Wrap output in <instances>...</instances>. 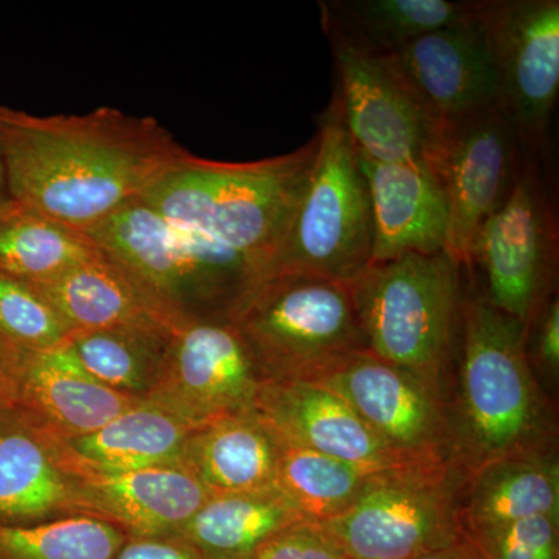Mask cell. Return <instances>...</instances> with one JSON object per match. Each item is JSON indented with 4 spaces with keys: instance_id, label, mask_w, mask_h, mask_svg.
I'll use <instances>...</instances> for the list:
<instances>
[{
    "instance_id": "obj_1",
    "label": "cell",
    "mask_w": 559,
    "mask_h": 559,
    "mask_svg": "<svg viewBox=\"0 0 559 559\" xmlns=\"http://www.w3.org/2000/svg\"><path fill=\"white\" fill-rule=\"evenodd\" d=\"M0 154L11 201L86 231L191 153L151 117L114 108L39 117L0 106Z\"/></svg>"
},
{
    "instance_id": "obj_2",
    "label": "cell",
    "mask_w": 559,
    "mask_h": 559,
    "mask_svg": "<svg viewBox=\"0 0 559 559\" xmlns=\"http://www.w3.org/2000/svg\"><path fill=\"white\" fill-rule=\"evenodd\" d=\"M459 330L452 468L468 477L495 460L549 454L551 418L530 366L528 326L474 294L460 301Z\"/></svg>"
},
{
    "instance_id": "obj_3",
    "label": "cell",
    "mask_w": 559,
    "mask_h": 559,
    "mask_svg": "<svg viewBox=\"0 0 559 559\" xmlns=\"http://www.w3.org/2000/svg\"><path fill=\"white\" fill-rule=\"evenodd\" d=\"M316 150L314 138L293 153L253 162L190 154L140 200L176 226L255 261L270 277Z\"/></svg>"
},
{
    "instance_id": "obj_4",
    "label": "cell",
    "mask_w": 559,
    "mask_h": 559,
    "mask_svg": "<svg viewBox=\"0 0 559 559\" xmlns=\"http://www.w3.org/2000/svg\"><path fill=\"white\" fill-rule=\"evenodd\" d=\"M183 322L234 320L267 274L135 200L86 230Z\"/></svg>"
},
{
    "instance_id": "obj_5",
    "label": "cell",
    "mask_w": 559,
    "mask_h": 559,
    "mask_svg": "<svg viewBox=\"0 0 559 559\" xmlns=\"http://www.w3.org/2000/svg\"><path fill=\"white\" fill-rule=\"evenodd\" d=\"M460 270L447 252L370 263L352 282L367 349L411 371L441 399L459 330Z\"/></svg>"
},
{
    "instance_id": "obj_6",
    "label": "cell",
    "mask_w": 559,
    "mask_h": 559,
    "mask_svg": "<svg viewBox=\"0 0 559 559\" xmlns=\"http://www.w3.org/2000/svg\"><path fill=\"white\" fill-rule=\"evenodd\" d=\"M231 322L266 381H319L366 352L352 283L278 274L261 283Z\"/></svg>"
},
{
    "instance_id": "obj_7",
    "label": "cell",
    "mask_w": 559,
    "mask_h": 559,
    "mask_svg": "<svg viewBox=\"0 0 559 559\" xmlns=\"http://www.w3.org/2000/svg\"><path fill=\"white\" fill-rule=\"evenodd\" d=\"M316 142L307 186L270 277L312 274L352 283L371 263L373 216L358 151L334 100L320 117Z\"/></svg>"
},
{
    "instance_id": "obj_8",
    "label": "cell",
    "mask_w": 559,
    "mask_h": 559,
    "mask_svg": "<svg viewBox=\"0 0 559 559\" xmlns=\"http://www.w3.org/2000/svg\"><path fill=\"white\" fill-rule=\"evenodd\" d=\"M452 465L374 473L340 516L319 524L345 559H414L463 536Z\"/></svg>"
},
{
    "instance_id": "obj_9",
    "label": "cell",
    "mask_w": 559,
    "mask_h": 559,
    "mask_svg": "<svg viewBox=\"0 0 559 559\" xmlns=\"http://www.w3.org/2000/svg\"><path fill=\"white\" fill-rule=\"evenodd\" d=\"M266 382L231 320H200L176 331L146 403L191 429L255 415Z\"/></svg>"
},
{
    "instance_id": "obj_10",
    "label": "cell",
    "mask_w": 559,
    "mask_h": 559,
    "mask_svg": "<svg viewBox=\"0 0 559 559\" xmlns=\"http://www.w3.org/2000/svg\"><path fill=\"white\" fill-rule=\"evenodd\" d=\"M516 132L500 106L437 127L428 164L448 202L444 252L471 270L481 224L499 209L516 178Z\"/></svg>"
},
{
    "instance_id": "obj_11",
    "label": "cell",
    "mask_w": 559,
    "mask_h": 559,
    "mask_svg": "<svg viewBox=\"0 0 559 559\" xmlns=\"http://www.w3.org/2000/svg\"><path fill=\"white\" fill-rule=\"evenodd\" d=\"M340 90L334 103L360 157L384 164L428 160L437 127L384 53L360 46L330 21Z\"/></svg>"
},
{
    "instance_id": "obj_12",
    "label": "cell",
    "mask_w": 559,
    "mask_h": 559,
    "mask_svg": "<svg viewBox=\"0 0 559 559\" xmlns=\"http://www.w3.org/2000/svg\"><path fill=\"white\" fill-rule=\"evenodd\" d=\"M555 245L549 205L535 173L524 167L471 250V267L479 266L487 278L485 297L528 326L544 304Z\"/></svg>"
},
{
    "instance_id": "obj_13",
    "label": "cell",
    "mask_w": 559,
    "mask_h": 559,
    "mask_svg": "<svg viewBox=\"0 0 559 559\" xmlns=\"http://www.w3.org/2000/svg\"><path fill=\"white\" fill-rule=\"evenodd\" d=\"M499 106L524 145L539 146L559 91L558 0L485 2Z\"/></svg>"
},
{
    "instance_id": "obj_14",
    "label": "cell",
    "mask_w": 559,
    "mask_h": 559,
    "mask_svg": "<svg viewBox=\"0 0 559 559\" xmlns=\"http://www.w3.org/2000/svg\"><path fill=\"white\" fill-rule=\"evenodd\" d=\"M316 382L341 396L404 459L418 465H452L451 425L443 403L411 371L366 349Z\"/></svg>"
},
{
    "instance_id": "obj_15",
    "label": "cell",
    "mask_w": 559,
    "mask_h": 559,
    "mask_svg": "<svg viewBox=\"0 0 559 559\" xmlns=\"http://www.w3.org/2000/svg\"><path fill=\"white\" fill-rule=\"evenodd\" d=\"M481 10L474 20L384 53L436 127L499 106L498 69Z\"/></svg>"
},
{
    "instance_id": "obj_16",
    "label": "cell",
    "mask_w": 559,
    "mask_h": 559,
    "mask_svg": "<svg viewBox=\"0 0 559 559\" xmlns=\"http://www.w3.org/2000/svg\"><path fill=\"white\" fill-rule=\"evenodd\" d=\"M58 444L87 516L109 522L127 538L178 535L212 495L182 466L106 473L75 457L61 437Z\"/></svg>"
},
{
    "instance_id": "obj_17",
    "label": "cell",
    "mask_w": 559,
    "mask_h": 559,
    "mask_svg": "<svg viewBox=\"0 0 559 559\" xmlns=\"http://www.w3.org/2000/svg\"><path fill=\"white\" fill-rule=\"evenodd\" d=\"M255 415L286 447L320 452L373 473L418 465L392 450L341 396L319 382H264Z\"/></svg>"
},
{
    "instance_id": "obj_18",
    "label": "cell",
    "mask_w": 559,
    "mask_h": 559,
    "mask_svg": "<svg viewBox=\"0 0 559 559\" xmlns=\"http://www.w3.org/2000/svg\"><path fill=\"white\" fill-rule=\"evenodd\" d=\"M87 516L62 465L58 437L13 407L0 409V524Z\"/></svg>"
},
{
    "instance_id": "obj_19",
    "label": "cell",
    "mask_w": 559,
    "mask_h": 559,
    "mask_svg": "<svg viewBox=\"0 0 559 559\" xmlns=\"http://www.w3.org/2000/svg\"><path fill=\"white\" fill-rule=\"evenodd\" d=\"M373 216L371 263L444 252L448 202L428 162L384 164L359 156Z\"/></svg>"
},
{
    "instance_id": "obj_20",
    "label": "cell",
    "mask_w": 559,
    "mask_h": 559,
    "mask_svg": "<svg viewBox=\"0 0 559 559\" xmlns=\"http://www.w3.org/2000/svg\"><path fill=\"white\" fill-rule=\"evenodd\" d=\"M139 403L92 380L60 344L47 352H21L10 407L61 439H76Z\"/></svg>"
},
{
    "instance_id": "obj_21",
    "label": "cell",
    "mask_w": 559,
    "mask_h": 559,
    "mask_svg": "<svg viewBox=\"0 0 559 559\" xmlns=\"http://www.w3.org/2000/svg\"><path fill=\"white\" fill-rule=\"evenodd\" d=\"M35 288L60 312L72 331L175 334L186 325L148 286L102 249L61 277Z\"/></svg>"
},
{
    "instance_id": "obj_22",
    "label": "cell",
    "mask_w": 559,
    "mask_h": 559,
    "mask_svg": "<svg viewBox=\"0 0 559 559\" xmlns=\"http://www.w3.org/2000/svg\"><path fill=\"white\" fill-rule=\"evenodd\" d=\"M283 443L257 415L193 429L182 466L212 495L274 487Z\"/></svg>"
},
{
    "instance_id": "obj_23",
    "label": "cell",
    "mask_w": 559,
    "mask_h": 559,
    "mask_svg": "<svg viewBox=\"0 0 559 559\" xmlns=\"http://www.w3.org/2000/svg\"><path fill=\"white\" fill-rule=\"evenodd\" d=\"M465 480L466 499L459 507L463 535L522 518L559 514V469L551 454L495 460Z\"/></svg>"
},
{
    "instance_id": "obj_24",
    "label": "cell",
    "mask_w": 559,
    "mask_h": 559,
    "mask_svg": "<svg viewBox=\"0 0 559 559\" xmlns=\"http://www.w3.org/2000/svg\"><path fill=\"white\" fill-rule=\"evenodd\" d=\"M301 521L275 487L218 492L175 536L205 559H250L277 533Z\"/></svg>"
},
{
    "instance_id": "obj_25",
    "label": "cell",
    "mask_w": 559,
    "mask_h": 559,
    "mask_svg": "<svg viewBox=\"0 0 559 559\" xmlns=\"http://www.w3.org/2000/svg\"><path fill=\"white\" fill-rule=\"evenodd\" d=\"M191 432L179 418L140 401L94 433L62 440L91 468L124 473L182 466Z\"/></svg>"
},
{
    "instance_id": "obj_26",
    "label": "cell",
    "mask_w": 559,
    "mask_h": 559,
    "mask_svg": "<svg viewBox=\"0 0 559 559\" xmlns=\"http://www.w3.org/2000/svg\"><path fill=\"white\" fill-rule=\"evenodd\" d=\"M86 231L11 201L0 210V272L32 286L46 285L97 255Z\"/></svg>"
},
{
    "instance_id": "obj_27",
    "label": "cell",
    "mask_w": 559,
    "mask_h": 559,
    "mask_svg": "<svg viewBox=\"0 0 559 559\" xmlns=\"http://www.w3.org/2000/svg\"><path fill=\"white\" fill-rule=\"evenodd\" d=\"M484 2L454 0H348L322 3L330 21L367 49L378 53L406 46L411 40L479 16Z\"/></svg>"
},
{
    "instance_id": "obj_28",
    "label": "cell",
    "mask_w": 559,
    "mask_h": 559,
    "mask_svg": "<svg viewBox=\"0 0 559 559\" xmlns=\"http://www.w3.org/2000/svg\"><path fill=\"white\" fill-rule=\"evenodd\" d=\"M173 336L135 330L72 331L62 345L92 380L145 401L159 378Z\"/></svg>"
},
{
    "instance_id": "obj_29",
    "label": "cell",
    "mask_w": 559,
    "mask_h": 559,
    "mask_svg": "<svg viewBox=\"0 0 559 559\" xmlns=\"http://www.w3.org/2000/svg\"><path fill=\"white\" fill-rule=\"evenodd\" d=\"M373 474L320 452L283 444L274 487L301 520L319 525L349 509Z\"/></svg>"
},
{
    "instance_id": "obj_30",
    "label": "cell",
    "mask_w": 559,
    "mask_h": 559,
    "mask_svg": "<svg viewBox=\"0 0 559 559\" xmlns=\"http://www.w3.org/2000/svg\"><path fill=\"white\" fill-rule=\"evenodd\" d=\"M121 530L90 516L38 524H0V559H114Z\"/></svg>"
},
{
    "instance_id": "obj_31",
    "label": "cell",
    "mask_w": 559,
    "mask_h": 559,
    "mask_svg": "<svg viewBox=\"0 0 559 559\" xmlns=\"http://www.w3.org/2000/svg\"><path fill=\"white\" fill-rule=\"evenodd\" d=\"M0 333L21 352H47L72 333L35 286L0 272Z\"/></svg>"
},
{
    "instance_id": "obj_32",
    "label": "cell",
    "mask_w": 559,
    "mask_h": 559,
    "mask_svg": "<svg viewBox=\"0 0 559 559\" xmlns=\"http://www.w3.org/2000/svg\"><path fill=\"white\" fill-rule=\"evenodd\" d=\"M484 559H558V516L538 514L468 533Z\"/></svg>"
},
{
    "instance_id": "obj_33",
    "label": "cell",
    "mask_w": 559,
    "mask_h": 559,
    "mask_svg": "<svg viewBox=\"0 0 559 559\" xmlns=\"http://www.w3.org/2000/svg\"><path fill=\"white\" fill-rule=\"evenodd\" d=\"M250 559H345L325 532L301 521L277 533Z\"/></svg>"
},
{
    "instance_id": "obj_34",
    "label": "cell",
    "mask_w": 559,
    "mask_h": 559,
    "mask_svg": "<svg viewBox=\"0 0 559 559\" xmlns=\"http://www.w3.org/2000/svg\"><path fill=\"white\" fill-rule=\"evenodd\" d=\"M114 559H205L179 536L127 538Z\"/></svg>"
},
{
    "instance_id": "obj_35",
    "label": "cell",
    "mask_w": 559,
    "mask_h": 559,
    "mask_svg": "<svg viewBox=\"0 0 559 559\" xmlns=\"http://www.w3.org/2000/svg\"><path fill=\"white\" fill-rule=\"evenodd\" d=\"M538 320L535 349L538 360L547 370L558 371L559 367V304L557 297L547 304L546 310L533 318Z\"/></svg>"
},
{
    "instance_id": "obj_36",
    "label": "cell",
    "mask_w": 559,
    "mask_h": 559,
    "mask_svg": "<svg viewBox=\"0 0 559 559\" xmlns=\"http://www.w3.org/2000/svg\"><path fill=\"white\" fill-rule=\"evenodd\" d=\"M21 349L11 345L0 333V406L10 407L13 396L14 373H16L17 360Z\"/></svg>"
},
{
    "instance_id": "obj_37",
    "label": "cell",
    "mask_w": 559,
    "mask_h": 559,
    "mask_svg": "<svg viewBox=\"0 0 559 559\" xmlns=\"http://www.w3.org/2000/svg\"><path fill=\"white\" fill-rule=\"evenodd\" d=\"M414 559H484L479 550L474 547L465 535L450 546L440 547V549L425 551Z\"/></svg>"
},
{
    "instance_id": "obj_38",
    "label": "cell",
    "mask_w": 559,
    "mask_h": 559,
    "mask_svg": "<svg viewBox=\"0 0 559 559\" xmlns=\"http://www.w3.org/2000/svg\"><path fill=\"white\" fill-rule=\"evenodd\" d=\"M11 202L9 183H7L5 167H3L2 154H0V210H3Z\"/></svg>"
},
{
    "instance_id": "obj_39",
    "label": "cell",
    "mask_w": 559,
    "mask_h": 559,
    "mask_svg": "<svg viewBox=\"0 0 559 559\" xmlns=\"http://www.w3.org/2000/svg\"><path fill=\"white\" fill-rule=\"evenodd\" d=\"M3 406H0V409H2Z\"/></svg>"
}]
</instances>
